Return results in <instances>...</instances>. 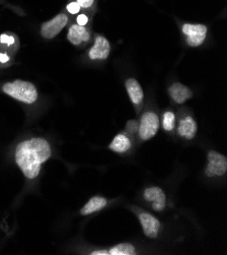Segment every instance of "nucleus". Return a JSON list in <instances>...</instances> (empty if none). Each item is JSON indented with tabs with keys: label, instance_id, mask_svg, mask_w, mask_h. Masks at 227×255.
I'll return each mask as SVG.
<instances>
[{
	"label": "nucleus",
	"instance_id": "f257e3e1",
	"mask_svg": "<svg viewBox=\"0 0 227 255\" xmlns=\"http://www.w3.org/2000/svg\"><path fill=\"white\" fill-rule=\"evenodd\" d=\"M52 157L50 143L42 137L30 138L17 144L15 148V163L23 176L34 180L39 176L41 167Z\"/></svg>",
	"mask_w": 227,
	"mask_h": 255
},
{
	"label": "nucleus",
	"instance_id": "f03ea898",
	"mask_svg": "<svg viewBox=\"0 0 227 255\" xmlns=\"http://www.w3.org/2000/svg\"><path fill=\"white\" fill-rule=\"evenodd\" d=\"M2 91L11 98L26 104H34L38 100V91L36 87L27 81L17 80L11 83H6L3 86Z\"/></svg>",
	"mask_w": 227,
	"mask_h": 255
},
{
	"label": "nucleus",
	"instance_id": "7ed1b4c3",
	"mask_svg": "<svg viewBox=\"0 0 227 255\" xmlns=\"http://www.w3.org/2000/svg\"><path fill=\"white\" fill-rule=\"evenodd\" d=\"M159 129V118L154 112H146L142 118L138 128L139 136L143 140H149L154 137Z\"/></svg>",
	"mask_w": 227,
	"mask_h": 255
},
{
	"label": "nucleus",
	"instance_id": "20e7f679",
	"mask_svg": "<svg viewBox=\"0 0 227 255\" xmlns=\"http://www.w3.org/2000/svg\"><path fill=\"white\" fill-rule=\"evenodd\" d=\"M208 165L205 170V174L208 177H219L227 171V159L225 156L219 154L215 150L208 152Z\"/></svg>",
	"mask_w": 227,
	"mask_h": 255
},
{
	"label": "nucleus",
	"instance_id": "39448f33",
	"mask_svg": "<svg viewBox=\"0 0 227 255\" xmlns=\"http://www.w3.org/2000/svg\"><path fill=\"white\" fill-rule=\"evenodd\" d=\"M183 33L187 38L188 45L192 47H198L205 41L207 28L204 24L186 23L183 27Z\"/></svg>",
	"mask_w": 227,
	"mask_h": 255
},
{
	"label": "nucleus",
	"instance_id": "423d86ee",
	"mask_svg": "<svg viewBox=\"0 0 227 255\" xmlns=\"http://www.w3.org/2000/svg\"><path fill=\"white\" fill-rule=\"evenodd\" d=\"M67 22H68V18L63 13L56 15L51 20L44 22L41 27L42 37L48 40L55 38L66 27Z\"/></svg>",
	"mask_w": 227,
	"mask_h": 255
},
{
	"label": "nucleus",
	"instance_id": "0eeeda50",
	"mask_svg": "<svg viewBox=\"0 0 227 255\" xmlns=\"http://www.w3.org/2000/svg\"><path fill=\"white\" fill-rule=\"evenodd\" d=\"M139 220L142 225L144 234L148 238H156L160 230V222L159 220L149 213L142 212L139 214Z\"/></svg>",
	"mask_w": 227,
	"mask_h": 255
},
{
	"label": "nucleus",
	"instance_id": "6e6552de",
	"mask_svg": "<svg viewBox=\"0 0 227 255\" xmlns=\"http://www.w3.org/2000/svg\"><path fill=\"white\" fill-rule=\"evenodd\" d=\"M144 197L152 203V209L156 212H162L165 209L166 196L164 191L159 187H149L144 191Z\"/></svg>",
	"mask_w": 227,
	"mask_h": 255
},
{
	"label": "nucleus",
	"instance_id": "1a4fd4ad",
	"mask_svg": "<svg viewBox=\"0 0 227 255\" xmlns=\"http://www.w3.org/2000/svg\"><path fill=\"white\" fill-rule=\"evenodd\" d=\"M110 44L109 41L102 37L98 36L95 40L94 46L89 51V57L92 60H104L109 56Z\"/></svg>",
	"mask_w": 227,
	"mask_h": 255
},
{
	"label": "nucleus",
	"instance_id": "9d476101",
	"mask_svg": "<svg viewBox=\"0 0 227 255\" xmlns=\"http://www.w3.org/2000/svg\"><path fill=\"white\" fill-rule=\"evenodd\" d=\"M197 122L192 116H186L181 119L178 126V133L181 137L188 140L193 139L197 133Z\"/></svg>",
	"mask_w": 227,
	"mask_h": 255
},
{
	"label": "nucleus",
	"instance_id": "9b49d317",
	"mask_svg": "<svg viewBox=\"0 0 227 255\" xmlns=\"http://www.w3.org/2000/svg\"><path fill=\"white\" fill-rule=\"evenodd\" d=\"M90 32L85 25L73 24L69 28L67 39L72 45H81L84 42H88L90 40Z\"/></svg>",
	"mask_w": 227,
	"mask_h": 255
},
{
	"label": "nucleus",
	"instance_id": "f8f14e48",
	"mask_svg": "<svg viewBox=\"0 0 227 255\" xmlns=\"http://www.w3.org/2000/svg\"><path fill=\"white\" fill-rule=\"evenodd\" d=\"M168 93L171 99L178 104L185 103L186 101L191 99L193 96L191 89L180 83H175L171 85L168 89Z\"/></svg>",
	"mask_w": 227,
	"mask_h": 255
},
{
	"label": "nucleus",
	"instance_id": "ddd939ff",
	"mask_svg": "<svg viewBox=\"0 0 227 255\" xmlns=\"http://www.w3.org/2000/svg\"><path fill=\"white\" fill-rule=\"evenodd\" d=\"M91 255H135L136 248L131 243H119L109 250H95L90 253Z\"/></svg>",
	"mask_w": 227,
	"mask_h": 255
},
{
	"label": "nucleus",
	"instance_id": "4468645a",
	"mask_svg": "<svg viewBox=\"0 0 227 255\" xmlns=\"http://www.w3.org/2000/svg\"><path fill=\"white\" fill-rule=\"evenodd\" d=\"M129 97L135 105H140L144 99V92L141 85L135 79H129L125 82Z\"/></svg>",
	"mask_w": 227,
	"mask_h": 255
},
{
	"label": "nucleus",
	"instance_id": "2eb2a0df",
	"mask_svg": "<svg viewBox=\"0 0 227 255\" xmlns=\"http://www.w3.org/2000/svg\"><path fill=\"white\" fill-rule=\"evenodd\" d=\"M107 206V199L102 196H94L92 197L85 207L80 211L82 216H89L96 212L103 210Z\"/></svg>",
	"mask_w": 227,
	"mask_h": 255
},
{
	"label": "nucleus",
	"instance_id": "dca6fc26",
	"mask_svg": "<svg viewBox=\"0 0 227 255\" xmlns=\"http://www.w3.org/2000/svg\"><path fill=\"white\" fill-rule=\"evenodd\" d=\"M131 147H132V141L128 137V135L124 133L117 134L109 145V148L112 151L117 152V154H125V152L131 149Z\"/></svg>",
	"mask_w": 227,
	"mask_h": 255
},
{
	"label": "nucleus",
	"instance_id": "f3484780",
	"mask_svg": "<svg viewBox=\"0 0 227 255\" xmlns=\"http://www.w3.org/2000/svg\"><path fill=\"white\" fill-rule=\"evenodd\" d=\"M175 126V115L171 111H167L163 114L162 127L165 131H172Z\"/></svg>",
	"mask_w": 227,
	"mask_h": 255
},
{
	"label": "nucleus",
	"instance_id": "a211bd4d",
	"mask_svg": "<svg viewBox=\"0 0 227 255\" xmlns=\"http://www.w3.org/2000/svg\"><path fill=\"white\" fill-rule=\"evenodd\" d=\"M80 9H81V6L79 5L78 2H71V3H69V4L67 5V10H68V12L71 13V14L78 13V12L80 11Z\"/></svg>",
	"mask_w": 227,
	"mask_h": 255
},
{
	"label": "nucleus",
	"instance_id": "6ab92c4d",
	"mask_svg": "<svg viewBox=\"0 0 227 255\" xmlns=\"http://www.w3.org/2000/svg\"><path fill=\"white\" fill-rule=\"evenodd\" d=\"M0 42L2 44H6V45H12L14 43V38L12 36H8V35H1L0 37Z\"/></svg>",
	"mask_w": 227,
	"mask_h": 255
},
{
	"label": "nucleus",
	"instance_id": "aec40b11",
	"mask_svg": "<svg viewBox=\"0 0 227 255\" xmlns=\"http://www.w3.org/2000/svg\"><path fill=\"white\" fill-rule=\"evenodd\" d=\"M79 3V5L83 8H88V7H91V5L93 4L94 0H78L77 1Z\"/></svg>",
	"mask_w": 227,
	"mask_h": 255
},
{
	"label": "nucleus",
	"instance_id": "412c9836",
	"mask_svg": "<svg viewBox=\"0 0 227 255\" xmlns=\"http://www.w3.org/2000/svg\"><path fill=\"white\" fill-rule=\"evenodd\" d=\"M77 20H78V24H80V25H86L88 23V17L85 14L79 15Z\"/></svg>",
	"mask_w": 227,
	"mask_h": 255
},
{
	"label": "nucleus",
	"instance_id": "4be33fe9",
	"mask_svg": "<svg viewBox=\"0 0 227 255\" xmlns=\"http://www.w3.org/2000/svg\"><path fill=\"white\" fill-rule=\"evenodd\" d=\"M135 126H139V125L137 124V121H135V120L129 121V123H128V129L131 130L130 132H135V130H134V127H135Z\"/></svg>",
	"mask_w": 227,
	"mask_h": 255
},
{
	"label": "nucleus",
	"instance_id": "5701e85b",
	"mask_svg": "<svg viewBox=\"0 0 227 255\" xmlns=\"http://www.w3.org/2000/svg\"><path fill=\"white\" fill-rule=\"evenodd\" d=\"M9 60V56L7 54L0 53V62H7Z\"/></svg>",
	"mask_w": 227,
	"mask_h": 255
}]
</instances>
